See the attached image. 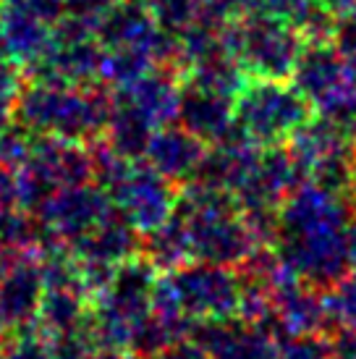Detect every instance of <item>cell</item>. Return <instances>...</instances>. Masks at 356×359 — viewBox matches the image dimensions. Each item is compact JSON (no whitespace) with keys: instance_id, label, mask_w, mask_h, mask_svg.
<instances>
[{"instance_id":"7a4b0ae2","label":"cell","mask_w":356,"mask_h":359,"mask_svg":"<svg viewBox=\"0 0 356 359\" xmlns=\"http://www.w3.org/2000/svg\"><path fill=\"white\" fill-rule=\"evenodd\" d=\"M110 110V90L100 81L84 87L58 81H29L13 113L21 126L34 137H58L89 144L102 140Z\"/></svg>"},{"instance_id":"83f0119b","label":"cell","mask_w":356,"mask_h":359,"mask_svg":"<svg viewBox=\"0 0 356 359\" xmlns=\"http://www.w3.org/2000/svg\"><path fill=\"white\" fill-rule=\"evenodd\" d=\"M149 359H207V354L202 351L199 344H194V341L186 336V339L170 344V346H165L160 354H155V357H149Z\"/></svg>"},{"instance_id":"e575fe53","label":"cell","mask_w":356,"mask_h":359,"mask_svg":"<svg viewBox=\"0 0 356 359\" xmlns=\"http://www.w3.org/2000/svg\"><path fill=\"white\" fill-rule=\"evenodd\" d=\"M131 359H137V357H131Z\"/></svg>"},{"instance_id":"603a6c76","label":"cell","mask_w":356,"mask_h":359,"mask_svg":"<svg viewBox=\"0 0 356 359\" xmlns=\"http://www.w3.org/2000/svg\"><path fill=\"white\" fill-rule=\"evenodd\" d=\"M315 113L356 137V81L346 79L327 97L315 102Z\"/></svg>"},{"instance_id":"d6a6232c","label":"cell","mask_w":356,"mask_h":359,"mask_svg":"<svg viewBox=\"0 0 356 359\" xmlns=\"http://www.w3.org/2000/svg\"><path fill=\"white\" fill-rule=\"evenodd\" d=\"M3 330H6V323H3V318H0V333H3Z\"/></svg>"},{"instance_id":"5bb4252c","label":"cell","mask_w":356,"mask_h":359,"mask_svg":"<svg viewBox=\"0 0 356 359\" xmlns=\"http://www.w3.org/2000/svg\"><path fill=\"white\" fill-rule=\"evenodd\" d=\"M176 121L205 144H212V142L223 140L228 131L236 126L233 123V100L223 97L218 92L181 81Z\"/></svg>"},{"instance_id":"7c38bea8","label":"cell","mask_w":356,"mask_h":359,"mask_svg":"<svg viewBox=\"0 0 356 359\" xmlns=\"http://www.w3.org/2000/svg\"><path fill=\"white\" fill-rule=\"evenodd\" d=\"M0 37H3V55L16 60L21 69H29L32 63H37L50 50L53 24L42 19L27 0H21L6 6V13L0 19Z\"/></svg>"},{"instance_id":"6da1fadb","label":"cell","mask_w":356,"mask_h":359,"mask_svg":"<svg viewBox=\"0 0 356 359\" xmlns=\"http://www.w3.org/2000/svg\"><path fill=\"white\" fill-rule=\"evenodd\" d=\"M356 208L348 197L304 181L288 194L278 210L275 247L278 257L299 278L327 289L348 273L346 229Z\"/></svg>"},{"instance_id":"e0dca14e","label":"cell","mask_w":356,"mask_h":359,"mask_svg":"<svg viewBox=\"0 0 356 359\" xmlns=\"http://www.w3.org/2000/svg\"><path fill=\"white\" fill-rule=\"evenodd\" d=\"M142 257H147L158 273H170V270L186 265L191 259V247L184 223L170 215L165 223H160L158 229L142 233Z\"/></svg>"},{"instance_id":"4dcf8cb0","label":"cell","mask_w":356,"mask_h":359,"mask_svg":"<svg viewBox=\"0 0 356 359\" xmlns=\"http://www.w3.org/2000/svg\"><path fill=\"white\" fill-rule=\"evenodd\" d=\"M84 359H131L126 351H116V349H95L89 351Z\"/></svg>"},{"instance_id":"277c9868","label":"cell","mask_w":356,"mask_h":359,"mask_svg":"<svg viewBox=\"0 0 356 359\" xmlns=\"http://www.w3.org/2000/svg\"><path fill=\"white\" fill-rule=\"evenodd\" d=\"M241 280L236 268L189 259L186 265L160 273L152 289V309L186 320L238 318Z\"/></svg>"},{"instance_id":"44dd1931","label":"cell","mask_w":356,"mask_h":359,"mask_svg":"<svg viewBox=\"0 0 356 359\" xmlns=\"http://www.w3.org/2000/svg\"><path fill=\"white\" fill-rule=\"evenodd\" d=\"M325 333L356 330V273H346L333 286L322 289Z\"/></svg>"},{"instance_id":"ffe728a7","label":"cell","mask_w":356,"mask_h":359,"mask_svg":"<svg viewBox=\"0 0 356 359\" xmlns=\"http://www.w3.org/2000/svg\"><path fill=\"white\" fill-rule=\"evenodd\" d=\"M155 66H158L155 58L142 48H105L100 66V84H105L108 90H118L144 76Z\"/></svg>"},{"instance_id":"f1b7e54d","label":"cell","mask_w":356,"mask_h":359,"mask_svg":"<svg viewBox=\"0 0 356 359\" xmlns=\"http://www.w3.org/2000/svg\"><path fill=\"white\" fill-rule=\"evenodd\" d=\"M336 359H356V330H336V333H327Z\"/></svg>"},{"instance_id":"4fadbf2b","label":"cell","mask_w":356,"mask_h":359,"mask_svg":"<svg viewBox=\"0 0 356 359\" xmlns=\"http://www.w3.org/2000/svg\"><path fill=\"white\" fill-rule=\"evenodd\" d=\"M69 250L76 257V262H100V265L118 268L121 262L139 255L142 233L113 210L95 229H89L84 236L74 241Z\"/></svg>"},{"instance_id":"cb8c5ba5","label":"cell","mask_w":356,"mask_h":359,"mask_svg":"<svg viewBox=\"0 0 356 359\" xmlns=\"http://www.w3.org/2000/svg\"><path fill=\"white\" fill-rule=\"evenodd\" d=\"M92 315V312H89ZM48 349L53 359H84L89 351L97 349V341H95V330H92V320L74 325L66 330H55L48 333Z\"/></svg>"},{"instance_id":"d4e9b609","label":"cell","mask_w":356,"mask_h":359,"mask_svg":"<svg viewBox=\"0 0 356 359\" xmlns=\"http://www.w3.org/2000/svg\"><path fill=\"white\" fill-rule=\"evenodd\" d=\"M273 359H336L327 333H299L275 344Z\"/></svg>"},{"instance_id":"836d02e7","label":"cell","mask_w":356,"mask_h":359,"mask_svg":"<svg viewBox=\"0 0 356 359\" xmlns=\"http://www.w3.org/2000/svg\"><path fill=\"white\" fill-rule=\"evenodd\" d=\"M0 53H3V37H0Z\"/></svg>"},{"instance_id":"9a60e30c","label":"cell","mask_w":356,"mask_h":359,"mask_svg":"<svg viewBox=\"0 0 356 359\" xmlns=\"http://www.w3.org/2000/svg\"><path fill=\"white\" fill-rule=\"evenodd\" d=\"M288 79L315 108V102L346 81L343 55L333 42H304Z\"/></svg>"},{"instance_id":"1f68e13d","label":"cell","mask_w":356,"mask_h":359,"mask_svg":"<svg viewBox=\"0 0 356 359\" xmlns=\"http://www.w3.org/2000/svg\"><path fill=\"white\" fill-rule=\"evenodd\" d=\"M348 200H351V205L356 208V155H354V163H351V181H348Z\"/></svg>"},{"instance_id":"ac0fdd59","label":"cell","mask_w":356,"mask_h":359,"mask_svg":"<svg viewBox=\"0 0 356 359\" xmlns=\"http://www.w3.org/2000/svg\"><path fill=\"white\" fill-rule=\"evenodd\" d=\"M247 79V71L241 69V63L228 50H220L215 55H210V58L199 60V63H194L191 69L181 74V81L202 87V90L218 92V95L231 97V100L241 92Z\"/></svg>"},{"instance_id":"f546056e","label":"cell","mask_w":356,"mask_h":359,"mask_svg":"<svg viewBox=\"0 0 356 359\" xmlns=\"http://www.w3.org/2000/svg\"><path fill=\"white\" fill-rule=\"evenodd\" d=\"M346 247H348V273H356V212L346 229Z\"/></svg>"},{"instance_id":"9c48e42d","label":"cell","mask_w":356,"mask_h":359,"mask_svg":"<svg viewBox=\"0 0 356 359\" xmlns=\"http://www.w3.org/2000/svg\"><path fill=\"white\" fill-rule=\"evenodd\" d=\"M42 291L40 250H29L0 270V318L6 328H29L37 320Z\"/></svg>"},{"instance_id":"30bf717a","label":"cell","mask_w":356,"mask_h":359,"mask_svg":"<svg viewBox=\"0 0 356 359\" xmlns=\"http://www.w3.org/2000/svg\"><path fill=\"white\" fill-rule=\"evenodd\" d=\"M178 95H181V74L173 66H155L126 87L110 90L113 100L139 113L155 129L176 121Z\"/></svg>"},{"instance_id":"8fae6325","label":"cell","mask_w":356,"mask_h":359,"mask_svg":"<svg viewBox=\"0 0 356 359\" xmlns=\"http://www.w3.org/2000/svg\"><path fill=\"white\" fill-rule=\"evenodd\" d=\"M207 144L194 137L189 129H184L181 123H163L152 131V137L147 142L144 150V163L163 173L165 179H170L176 187L186 184L194 179L199 163L205 158Z\"/></svg>"},{"instance_id":"5b68a950","label":"cell","mask_w":356,"mask_h":359,"mask_svg":"<svg viewBox=\"0 0 356 359\" xmlns=\"http://www.w3.org/2000/svg\"><path fill=\"white\" fill-rule=\"evenodd\" d=\"M312 113V102L288 79H247L233 97V123L257 147L286 144Z\"/></svg>"},{"instance_id":"d6986e66","label":"cell","mask_w":356,"mask_h":359,"mask_svg":"<svg viewBox=\"0 0 356 359\" xmlns=\"http://www.w3.org/2000/svg\"><path fill=\"white\" fill-rule=\"evenodd\" d=\"M152 131H155V126L149 121H144L139 113H134L131 108L113 100L108 129L102 134V140L108 142L121 158H126L129 163H137V160L144 158V150H147V142L152 137Z\"/></svg>"},{"instance_id":"52a82bcc","label":"cell","mask_w":356,"mask_h":359,"mask_svg":"<svg viewBox=\"0 0 356 359\" xmlns=\"http://www.w3.org/2000/svg\"><path fill=\"white\" fill-rule=\"evenodd\" d=\"M113 212L108 191L95 181L60 187L42 202L32 215L37 218V250L71 247L74 241L95 229L100 220Z\"/></svg>"},{"instance_id":"7402d4cb","label":"cell","mask_w":356,"mask_h":359,"mask_svg":"<svg viewBox=\"0 0 356 359\" xmlns=\"http://www.w3.org/2000/svg\"><path fill=\"white\" fill-rule=\"evenodd\" d=\"M275 357V341L267 333L249 325L241 320V325L233 330V336L220 346L218 351H212L210 359H273Z\"/></svg>"},{"instance_id":"2e32d148","label":"cell","mask_w":356,"mask_h":359,"mask_svg":"<svg viewBox=\"0 0 356 359\" xmlns=\"http://www.w3.org/2000/svg\"><path fill=\"white\" fill-rule=\"evenodd\" d=\"M92 299L84 286H45L34 325L48 336L89 320Z\"/></svg>"},{"instance_id":"3957f363","label":"cell","mask_w":356,"mask_h":359,"mask_svg":"<svg viewBox=\"0 0 356 359\" xmlns=\"http://www.w3.org/2000/svg\"><path fill=\"white\" fill-rule=\"evenodd\" d=\"M173 215L186 229L191 259L236 268L257 247L231 191L186 181L178 187Z\"/></svg>"},{"instance_id":"484cf974","label":"cell","mask_w":356,"mask_h":359,"mask_svg":"<svg viewBox=\"0 0 356 359\" xmlns=\"http://www.w3.org/2000/svg\"><path fill=\"white\" fill-rule=\"evenodd\" d=\"M0 359H53L48 349V339L37 325L16 328V336H11L0 346Z\"/></svg>"},{"instance_id":"ba28073f","label":"cell","mask_w":356,"mask_h":359,"mask_svg":"<svg viewBox=\"0 0 356 359\" xmlns=\"http://www.w3.org/2000/svg\"><path fill=\"white\" fill-rule=\"evenodd\" d=\"M108 197L121 218L129 220L139 233H147L173 215L178 187L144 160H137L110 187Z\"/></svg>"},{"instance_id":"8992f818","label":"cell","mask_w":356,"mask_h":359,"mask_svg":"<svg viewBox=\"0 0 356 359\" xmlns=\"http://www.w3.org/2000/svg\"><path fill=\"white\" fill-rule=\"evenodd\" d=\"M223 45L249 79H288L304 48V37L291 21L254 13L241 24H228Z\"/></svg>"},{"instance_id":"4316f807","label":"cell","mask_w":356,"mask_h":359,"mask_svg":"<svg viewBox=\"0 0 356 359\" xmlns=\"http://www.w3.org/2000/svg\"><path fill=\"white\" fill-rule=\"evenodd\" d=\"M27 71L16 60H0V116H11L27 87Z\"/></svg>"}]
</instances>
